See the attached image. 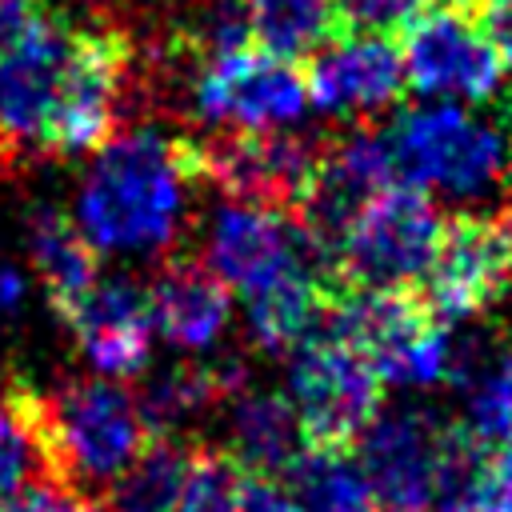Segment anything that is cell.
Wrapping results in <instances>:
<instances>
[{"label": "cell", "instance_id": "31", "mask_svg": "<svg viewBox=\"0 0 512 512\" xmlns=\"http://www.w3.org/2000/svg\"><path fill=\"white\" fill-rule=\"evenodd\" d=\"M508 368H512V344H508Z\"/></svg>", "mask_w": 512, "mask_h": 512}, {"label": "cell", "instance_id": "3", "mask_svg": "<svg viewBox=\"0 0 512 512\" xmlns=\"http://www.w3.org/2000/svg\"><path fill=\"white\" fill-rule=\"evenodd\" d=\"M36 408L52 480L84 496H104L152 440L136 396L120 380H68L48 396L36 392Z\"/></svg>", "mask_w": 512, "mask_h": 512}, {"label": "cell", "instance_id": "15", "mask_svg": "<svg viewBox=\"0 0 512 512\" xmlns=\"http://www.w3.org/2000/svg\"><path fill=\"white\" fill-rule=\"evenodd\" d=\"M148 304L156 332L184 352L212 348L232 316L228 284L216 280L204 260H164L148 284Z\"/></svg>", "mask_w": 512, "mask_h": 512}, {"label": "cell", "instance_id": "8", "mask_svg": "<svg viewBox=\"0 0 512 512\" xmlns=\"http://www.w3.org/2000/svg\"><path fill=\"white\" fill-rule=\"evenodd\" d=\"M320 136H304L292 128L272 132H208L188 140L196 180H212L228 200L264 204V208H292L308 188L320 156Z\"/></svg>", "mask_w": 512, "mask_h": 512}, {"label": "cell", "instance_id": "23", "mask_svg": "<svg viewBox=\"0 0 512 512\" xmlns=\"http://www.w3.org/2000/svg\"><path fill=\"white\" fill-rule=\"evenodd\" d=\"M36 480H52L40 436V408L32 388L12 384L0 392V504L20 496Z\"/></svg>", "mask_w": 512, "mask_h": 512}, {"label": "cell", "instance_id": "11", "mask_svg": "<svg viewBox=\"0 0 512 512\" xmlns=\"http://www.w3.org/2000/svg\"><path fill=\"white\" fill-rule=\"evenodd\" d=\"M204 268L248 300L300 272L320 276L296 220L284 208L240 204V200L216 208L204 236Z\"/></svg>", "mask_w": 512, "mask_h": 512}, {"label": "cell", "instance_id": "1", "mask_svg": "<svg viewBox=\"0 0 512 512\" xmlns=\"http://www.w3.org/2000/svg\"><path fill=\"white\" fill-rule=\"evenodd\" d=\"M128 48L60 16H36L0 56V148L20 156L96 152L120 116Z\"/></svg>", "mask_w": 512, "mask_h": 512}, {"label": "cell", "instance_id": "5", "mask_svg": "<svg viewBox=\"0 0 512 512\" xmlns=\"http://www.w3.org/2000/svg\"><path fill=\"white\" fill-rule=\"evenodd\" d=\"M440 236H444V216L436 212L428 192L408 184H388L352 220L336 256V284L408 292L428 276Z\"/></svg>", "mask_w": 512, "mask_h": 512}, {"label": "cell", "instance_id": "9", "mask_svg": "<svg viewBox=\"0 0 512 512\" xmlns=\"http://www.w3.org/2000/svg\"><path fill=\"white\" fill-rule=\"evenodd\" d=\"M512 292V208L460 212L444 220V236L420 300L440 324H460Z\"/></svg>", "mask_w": 512, "mask_h": 512}, {"label": "cell", "instance_id": "7", "mask_svg": "<svg viewBox=\"0 0 512 512\" xmlns=\"http://www.w3.org/2000/svg\"><path fill=\"white\" fill-rule=\"evenodd\" d=\"M288 400L296 408L308 448H348L380 412L384 380L348 340L316 324V332L288 352Z\"/></svg>", "mask_w": 512, "mask_h": 512}, {"label": "cell", "instance_id": "21", "mask_svg": "<svg viewBox=\"0 0 512 512\" xmlns=\"http://www.w3.org/2000/svg\"><path fill=\"white\" fill-rule=\"evenodd\" d=\"M304 512H376V492L348 448H304L284 472Z\"/></svg>", "mask_w": 512, "mask_h": 512}, {"label": "cell", "instance_id": "30", "mask_svg": "<svg viewBox=\"0 0 512 512\" xmlns=\"http://www.w3.org/2000/svg\"><path fill=\"white\" fill-rule=\"evenodd\" d=\"M24 296H28V276L16 264L0 260V320L12 316V312H20Z\"/></svg>", "mask_w": 512, "mask_h": 512}, {"label": "cell", "instance_id": "25", "mask_svg": "<svg viewBox=\"0 0 512 512\" xmlns=\"http://www.w3.org/2000/svg\"><path fill=\"white\" fill-rule=\"evenodd\" d=\"M340 28L348 32H376V36H392L404 32L424 8H432V0H332Z\"/></svg>", "mask_w": 512, "mask_h": 512}, {"label": "cell", "instance_id": "17", "mask_svg": "<svg viewBox=\"0 0 512 512\" xmlns=\"http://www.w3.org/2000/svg\"><path fill=\"white\" fill-rule=\"evenodd\" d=\"M244 388V368L236 360L220 364H172L156 372L144 392L136 396V408L152 436H172L212 404L236 396Z\"/></svg>", "mask_w": 512, "mask_h": 512}, {"label": "cell", "instance_id": "20", "mask_svg": "<svg viewBox=\"0 0 512 512\" xmlns=\"http://www.w3.org/2000/svg\"><path fill=\"white\" fill-rule=\"evenodd\" d=\"M332 288L336 284L320 280L316 272H300V276L280 280L276 288L252 296L248 300V332H252V340L272 356H284V352L300 348L316 332Z\"/></svg>", "mask_w": 512, "mask_h": 512}, {"label": "cell", "instance_id": "6", "mask_svg": "<svg viewBox=\"0 0 512 512\" xmlns=\"http://www.w3.org/2000/svg\"><path fill=\"white\" fill-rule=\"evenodd\" d=\"M192 116L212 132H272L304 120L308 76L256 44L204 52L192 76Z\"/></svg>", "mask_w": 512, "mask_h": 512}, {"label": "cell", "instance_id": "24", "mask_svg": "<svg viewBox=\"0 0 512 512\" xmlns=\"http://www.w3.org/2000/svg\"><path fill=\"white\" fill-rule=\"evenodd\" d=\"M240 480H244V468L228 452L192 448L188 476H184V488L172 512H236Z\"/></svg>", "mask_w": 512, "mask_h": 512}, {"label": "cell", "instance_id": "14", "mask_svg": "<svg viewBox=\"0 0 512 512\" xmlns=\"http://www.w3.org/2000/svg\"><path fill=\"white\" fill-rule=\"evenodd\" d=\"M444 424L424 408L376 412L360 436V468L392 512H428Z\"/></svg>", "mask_w": 512, "mask_h": 512}, {"label": "cell", "instance_id": "27", "mask_svg": "<svg viewBox=\"0 0 512 512\" xmlns=\"http://www.w3.org/2000/svg\"><path fill=\"white\" fill-rule=\"evenodd\" d=\"M236 512H304V508H300V500H296L284 484H276L272 476H252V472H244Z\"/></svg>", "mask_w": 512, "mask_h": 512}, {"label": "cell", "instance_id": "13", "mask_svg": "<svg viewBox=\"0 0 512 512\" xmlns=\"http://www.w3.org/2000/svg\"><path fill=\"white\" fill-rule=\"evenodd\" d=\"M304 76L312 104L348 120H372L408 92L400 44L376 32H336L324 48L312 52Z\"/></svg>", "mask_w": 512, "mask_h": 512}, {"label": "cell", "instance_id": "22", "mask_svg": "<svg viewBox=\"0 0 512 512\" xmlns=\"http://www.w3.org/2000/svg\"><path fill=\"white\" fill-rule=\"evenodd\" d=\"M192 448L172 436H152L144 452L108 484V512H172L188 476Z\"/></svg>", "mask_w": 512, "mask_h": 512}, {"label": "cell", "instance_id": "29", "mask_svg": "<svg viewBox=\"0 0 512 512\" xmlns=\"http://www.w3.org/2000/svg\"><path fill=\"white\" fill-rule=\"evenodd\" d=\"M36 16H40L36 0H0V56L32 28Z\"/></svg>", "mask_w": 512, "mask_h": 512}, {"label": "cell", "instance_id": "4", "mask_svg": "<svg viewBox=\"0 0 512 512\" xmlns=\"http://www.w3.org/2000/svg\"><path fill=\"white\" fill-rule=\"evenodd\" d=\"M392 176L420 192L480 200L512 176V140L456 100L404 108L384 132Z\"/></svg>", "mask_w": 512, "mask_h": 512}, {"label": "cell", "instance_id": "12", "mask_svg": "<svg viewBox=\"0 0 512 512\" xmlns=\"http://www.w3.org/2000/svg\"><path fill=\"white\" fill-rule=\"evenodd\" d=\"M76 336L84 360L104 380L140 376L152 360V304L148 284L132 276H96L80 296L56 308Z\"/></svg>", "mask_w": 512, "mask_h": 512}, {"label": "cell", "instance_id": "28", "mask_svg": "<svg viewBox=\"0 0 512 512\" xmlns=\"http://www.w3.org/2000/svg\"><path fill=\"white\" fill-rule=\"evenodd\" d=\"M476 20L484 24L488 40L496 44L504 68H512V0H484L480 12H476Z\"/></svg>", "mask_w": 512, "mask_h": 512}, {"label": "cell", "instance_id": "18", "mask_svg": "<svg viewBox=\"0 0 512 512\" xmlns=\"http://www.w3.org/2000/svg\"><path fill=\"white\" fill-rule=\"evenodd\" d=\"M24 244H28V260L52 300V308L68 304L72 296H80L96 276V252L92 244L80 236V228L72 224V216L56 204H36L24 216Z\"/></svg>", "mask_w": 512, "mask_h": 512}, {"label": "cell", "instance_id": "26", "mask_svg": "<svg viewBox=\"0 0 512 512\" xmlns=\"http://www.w3.org/2000/svg\"><path fill=\"white\" fill-rule=\"evenodd\" d=\"M0 512H100V504L60 480H36L20 496L0 504Z\"/></svg>", "mask_w": 512, "mask_h": 512}, {"label": "cell", "instance_id": "2", "mask_svg": "<svg viewBox=\"0 0 512 512\" xmlns=\"http://www.w3.org/2000/svg\"><path fill=\"white\" fill-rule=\"evenodd\" d=\"M192 180L184 136L128 128L92 152L68 216L96 256H164L188 220Z\"/></svg>", "mask_w": 512, "mask_h": 512}, {"label": "cell", "instance_id": "16", "mask_svg": "<svg viewBox=\"0 0 512 512\" xmlns=\"http://www.w3.org/2000/svg\"><path fill=\"white\" fill-rule=\"evenodd\" d=\"M304 432L296 408L280 392H248L228 396V456L252 476H284L304 452Z\"/></svg>", "mask_w": 512, "mask_h": 512}, {"label": "cell", "instance_id": "19", "mask_svg": "<svg viewBox=\"0 0 512 512\" xmlns=\"http://www.w3.org/2000/svg\"><path fill=\"white\" fill-rule=\"evenodd\" d=\"M232 4L244 16L248 40L292 64L308 60L340 28L332 0H232Z\"/></svg>", "mask_w": 512, "mask_h": 512}, {"label": "cell", "instance_id": "10", "mask_svg": "<svg viewBox=\"0 0 512 512\" xmlns=\"http://www.w3.org/2000/svg\"><path fill=\"white\" fill-rule=\"evenodd\" d=\"M404 84L428 100L488 104L504 84V60L488 40L476 12L432 4L424 8L400 40Z\"/></svg>", "mask_w": 512, "mask_h": 512}]
</instances>
